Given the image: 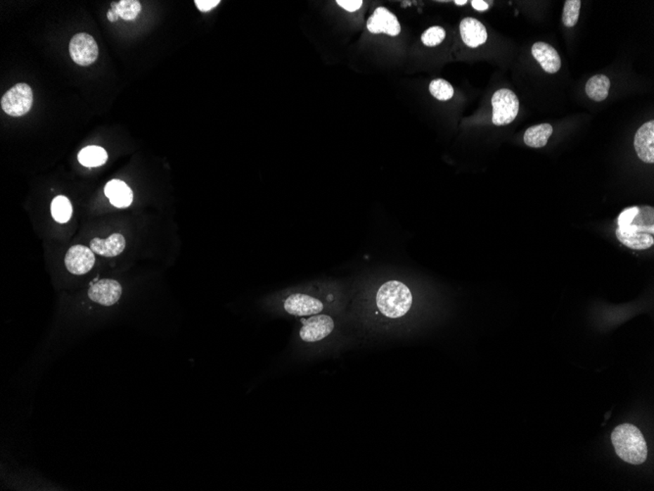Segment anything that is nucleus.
I'll use <instances>...</instances> for the list:
<instances>
[{
	"mask_svg": "<svg viewBox=\"0 0 654 491\" xmlns=\"http://www.w3.org/2000/svg\"><path fill=\"white\" fill-rule=\"evenodd\" d=\"M616 236L623 246L646 250L654 244V209L650 206L629 207L618 217Z\"/></svg>",
	"mask_w": 654,
	"mask_h": 491,
	"instance_id": "1",
	"label": "nucleus"
},
{
	"mask_svg": "<svg viewBox=\"0 0 654 491\" xmlns=\"http://www.w3.org/2000/svg\"><path fill=\"white\" fill-rule=\"evenodd\" d=\"M413 298L406 283L392 280L382 283L376 296L379 312L389 319L404 317L413 306Z\"/></svg>",
	"mask_w": 654,
	"mask_h": 491,
	"instance_id": "2",
	"label": "nucleus"
},
{
	"mask_svg": "<svg viewBox=\"0 0 654 491\" xmlns=\"http://www.w3.org/2000/svg\"><path fill=\"white\" fill-rule=\"evenodd\" d=\"M616 453L626 462L640 465L648 457V445L640 430L630 423L619 426L611 435Z\"/></svg>",
	"mask_w": 654,
	"mask_h": 491,
	"instance_id": "3",
	"label": "nucleus"
},
{
	"mask_svg": "<svg viewBox=\"0 0 654 491\" xmlns=\"http://www.w3.org/2000/svg\"><path fill=\"white\" fill-rule=\"evenodd\" d=\"M493 118L496 126H506L514 121L519 111L518 97L508 89L496 91L492 97Z\"/></svg>",
	"mask_w": 654,
	"mask_h": 491,
	"instance_id": "4",
	"label": "nucleus"
},
{
	"mask_svg": "<svg viewBox=\"0 0 654 491\" xmlns=\"http://www.w3.org/2000/svg\"><path fill=\"white\" fill-rule=\"evenodd\" d=\"M32 101L34 94L29 84H17L2 97L1 108L7 115L21 117L31 110Z\"/></svg>",
	"mask_w": 654,
	"mask_h": 491,
	"instance_id": "5",
	"label": "nucleus"
},
{
	"mask_svg": "<svg viewBox=\"0 0 654 491\" xmlns=\"http://www.w3.org/2000/svg\"><path fill=\"white\" fill-rule=\"evenodd\" d=\"M123 294V288L118 281L112 279H94L89 283L87 296L92 302L110 307L118 303Z\"/></svg>",
	"mask_w": 654,
	"mask_h": 491,
	"instance_id": "6",
	"label": "nucleus"
},
{
	"mask_svg": "<svg viewBox=\"0 0 654 491\" xmlns=\"http://www.w3.org/2000/svg\"><path fill=\"white\" fill-rule=\"evenodd\" d=\"M69 51L75 63L81 66L94 63L98 57V46L96 39L86 32H79L72 37Z\"/></svg>",
	"mask_w": 654,
	"mask_h": 491,
	"instance_id": "7",
	"label": "nucleus"
},
{
	"mask_svg": "<svg viewBox=\"0 0 654 491\" xmlns=\"http://www.w3.org/2000/svg\"><path fill=\"white\" fill-rule=\"evenodd\" d=\"M284 310L296 317H309L323 312V301L304 293H294L286 298L283 304Z\"/></svg>",
	"mask_w": 654,
	"mask_h": 491,
	"instance_id": "8",
	"label": "nucleus"
},
{
	"mask_svg": "<svg viewBox=\"0 0 654 491\" xmlns=\"http://www.w3.org/2000/svg\"><path fill=\"white\" fill-rule=\"evenodd\" d=\"M303 326L300 330L301 340L304 343H316L327 338L334 330L333 319L327 315L311 316L307 320L302 321Z\"/></svg>",
	"mask_w": 654,
	"mask_h": 491,
	"instance_id": "9",
	"label": "nucleus"
},
{
	"mask_svg": "<svg viewBox=\"0 0 654 491\" xmlns=\"http://www.w3.org/2000/svg\"><path fill=\"white\" fill-rule=\"evenodd\" d=\"M94 264L96 256L94 251L84 246H72L65 256V266L73 275H86L92 270Z\"/></svg>",
	"mask_w": 654,
	"mask_h": 491,
	"instance_id": "10",
	"label": "nucleus"
},
{
	"mask_svg": "<svg viewBox=\"0 0 654 491\" xmlns=\"http://www.w3.org/2000/svg\"><path fill=\"white\" fill-rule=\"evenodd\" d=\"M366 27L373 34H386L388 36L396 37L401 32V25L398 18L385 7H378L373 12L369 17Z\"/></svg>",
	"mask_w": 654,
	"mask_h": 491,
	"instance_id": "11",
	"label": "nucleus"
},
{
	"mask_svg": "<svg viewBox=\"0 0 654 491\" xmlns=\"http://www.w3.org/2000/svg\"><path fill=\"white\" fill-rule=\"evenodd\" d=\"M636 154L641 161L654 163V121L643 124L636 133L634 139Z\"/></svg>",
	"mask_w": 654,
	"mask_h": 491,
	"instance_id": "12",
	"label": "nucleus"
},
{
	"mask_svg": "<svg viewBox=\"0 0 654 491\" xmlns=\"http://www.w3.org/2000/svg\"><path fill=\"white\" fill-rule=\"evenodd\" d=\"M461 39L466 46L471 49L482 46L488 39V34L484 25L474 18H466L459 25Z\"/></svg>",
	"mask_w": 654,
	"mask_h": 491,
	"instance_id": "13",
	"label": "nucleus"
},
{
	"mask_svg": "<svg viewBox=\"0 0 654 491\" xmlns=\"http://www.w3.org/2000/svg\"><path fill=\"white\" fill-rule=\"evenodd\" d=\"M532 54L546 73L554 74L560 69V57L558 51L550 44L541 42H536L532 46Z\"/></svg>",
	"mask_w": 654,
	"mask_h": 491,
	"instance_id": "14",
	"label": "nucleus"
},
{
	"mask_svg": "<svg viewBox=\"0 0 654 491\" xmlns=\"http://www.w3.org/2000/svg\"><path fill=\"white\" fill-rule=\"evenodd\" d=\"M126 248V239L121 234H113L108 238H94L91 241V249L94 253L104 257H116Z\"/></svg>",
	"mask_w": 654,
	"mask_h": 491,
	"instance_id": "15",
	"label": "nucleus"
},
{
	"mask_svg": "<svg viewBox=\"0 0 654 491\" xmlns=\"http://www.w3.org/2000/svg\"><path fill=\"white\" fill-rule=\"evenodd\" d=\"M105 196L108 198L112 205L117 208H127L134 200L132 189L123 181L112 179L105 186Z\"/></svg>",
	"mask_w": 654,
	"mask_h": 491,
	"instance_id": "16",
	"label": "nucleus"
},
{
	"mask_svg": "<svg viewBox=\"0 0 654 491\" xmlns=\"http://www.w3.org/2000/svg\"><path fill=\"white\" fill-rule=\"evenodd\" d=\"M553 131V127L550 124H541L530 127L524 134V143L526 146L533 147V148L544 147L548 144Z\"/></svg>",
	"mask_w": 654,
	"mask_h": 491,
	"instance_id": "17",
	"label": "nucleus"
},
{
	"mask_svg": "<svg viewBox=\"0 0 654 491\" xmlns=\"http://www.w3.org/2000/svg\"><path fill=\"white\" fill-rule=\"evenodd\" d=\"M610 89V81L604 75L591 77L586 84V94L593 101L601 102L605 101Z\"/></svg>",
	"mask_w": 654,
	"mask_h": 491,
	"instance_id": "18",
	"label": "nucleus"
},
{
	"mask_svg": "<svg viewBox=\"0 0 654 491\" xmlns=\"http://www.w3.org/2000/svg\"><path fill=\"white\" fill-rule=\"evenodd\" d=\"M77 159L82 166L94 168V167L104 165L108 160V154L102 147L91 146L82 149L77 155Z\"/></svg>",
	"mask_w": 654,
	"mask_h": 491,
	"instance_id": "19",
	"label": "nucleus"
},
{
	"mask_svg": "<svg viewBox=\"0 0 654 491\" xmlns=\"http://www.w3.org/2000/svg\"><path fill=\"white\" fill-rule=\"evenodd\" d=\"M51 214L55 221L65 224L70 221L73 214V207L66 196H57L51 203Z\"/></svg>",
	"mask_w": 654,
	"mask_h": 491,
	"instance_id": "20",
	"label": "nucleus"
},
{
	"mask_svg": "<svg viewBox=\"0 0 654 491\" xmlns=\"http://www.w3.org/2000/svg\"><path fill=\"white\" fill-rule=\"evenodd\" d=\"M112 11L121 18L131 21L141 13V4L137 0H122L119 4H112Z\"/></svg>",
	"mask_w": 654,
	"mask_h": 491,
	"instance_id": "21",
	"label": "nucleus"
},
{
	"mask_svg": "<svg viewBox=\"0 0 654 491\" xmlns=\"http://www.w3.org/2000/svg\"><path fill=\"white\" fill-rule=\"evenodd\" d=\"M429 91H430L432 96L441 101H450L454 94V87H451V84L443 79L432 81L430 86H429Z\"/></svg>",
	"mask_w": 654,
	"mask_h": 491,
	"instance_id": "22",
	"label": "nucleus"
},
{
	"mask_svg": "<svg viewBox=\"0 0 654 491\" xmlns=\"http://www.w3.org/2000/svg\"><path fill=\"white\" fill-rule=\"evenodd\" d=\"M580 0H568L564 4L563 22L566 27L575 26L577 24L581 9Z\"/></svg>",
	"mask_w": 654,
	"mask_h": 491,
	"instance_id": "23",
	"label": "nucleus"
},
{
	"mask_svg": "<svg viewBox=\"0 0 654 491\" xmlns=\"http://www.w3.org/2000/svg\"><path fill=\"white\" fill-rule=\"evenodd\" d=\"M445 30L440 26H434L423 32V36H421V41L426 46L433 47L439 46L445 39Z\"/></svg>",
	"mask_w": 654,
	"mask_h": 491,
	"instance_id": "24",
	"label": "nucleus"
},
{
	"mask_svg": "<svg viewBox=\"0 0 654 491\" xmlns=\"http://www.w3.org/2000/svg\"><path fill=\"white\" fill-rule=\"evenodd\" d=\"M336 4L349 12H354L363 5L361 0H337Z\"/></svg>",
	"mask_w": 654,
	"mask_h": 491,
	"instance_id": "25",
	"label": "nucleus"
},
{
	"mask_svg": "<svg viewBox=\"0 0 654 491\" xmlns=\"http://www.w3.org/2000/svg\"><path fill=\"white\" fill-rule=\"evenodd\" d=\"M219 0H195L194 4H196V6L198 7V9L202 12H208L210 10L214 9V7L218 6L219 4Z\"/></svg>",
	"mask_w": 654,
	"mask_h": 491,
	"instance_id": "26",
	"label": "nucleus"
},
{
	"mask_svg": "<svg viewBox=\"0 0 654 491\" xmlns=\"http://www.w3.org/2000/svg\"><path fill=\"white\" fill-rule=\"evenodd\" d=\"M471 4H473V8L477 10V11H485L489 8L488 4L482 1V0H473V1H471Z\"/></svg>",
	"mask_w": 654,
	"mask_h": 491,
	"instance_id": "27",
	"label": "nucleus"
},
{
	"mask_svg": "<svg viewBox=\"0 0 654 491\" xmlns=\"http://www.w3.org/2000/svg\"><path fill=\"white\" fill-rule=\"evenodd\" d=\"M107 16H108V19L111 22L117 21L119 17L118 15H117L116 13H114V12L112 11V10H110V11L108 12V14H107Z\"/></svg>",
	"mask_w": 654,
	"mask_h": 491,
	"instance_id": "28",
	"label": "nucleus"
},
{
	"mask_svg": "<svg viewBox=\"0 0 654 491\" xmlns=\"http://www.w3.org/2000/svg\"><path fill=\"white\" fill-rule=\"evenodd\" d=\"M454 4H456V5H464V4H468V1H466V0H456V1H454Z\"/></svg>",
	"mask_w": 654,
	"mask_h": 491,
	"instance_id": "29",
	"label": "nucleus"
}]
</instances>
